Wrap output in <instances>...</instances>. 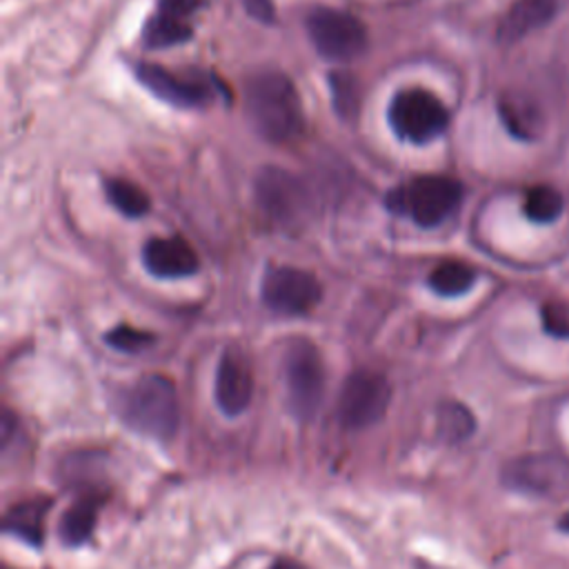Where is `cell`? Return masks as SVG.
Listing matches in <instances>:
<instances>
[{"label": "cell", "mask_w": 569, "mask_h": 569, "mask_svg": "<svg viewBox=\"0 0 569 569\" xmlns=\"http://www.w3.org/2000/svg\"><path fill=\"white\" fill-rule=\"evenodd\" d=\"M307 33L313 49L331 62L353 60L369 44L365 24L356 16L331 7H316L307 16Z\"/></svg>", "instance_id": "7"}, {"label": "cell", "mask_w": 569, "mask_h": 569, "mask_svg": "<svg viewBox=\"0 0 569 569\" xmlns=\"http://www.w3.org/2000/svg\"><path fill=\"white\" fill-rule=\"evenodd\" d=\"M436 427H438V436L445 442L456 445V442L467 440L476 431V418L469 411V407L449 400L438 407Z\"/></svg>", "instance_id": "20"}, {"label": "cell", "mask_w": 569, "mask_h": 569, "mask_svg": "<svg viewBox=\"0 0 569 569\" xmlns=\"http://www.w3.org/2000/svg\"><path fill=\"white\" fill-rule=\"evenodd\" d=\"M136 78L158 100L182 109L204 107L222 93V84L211 73H178L151 62H138Z\"/></svg>", "instance_id": "8"}, {"label": "cell", "mask_w": 569, "mask_h": 569, "mask_svg": "<svg viewBox=\"0 0 569 569\" xmlns=\"http://www.w3.org/2000/svg\"><path fill=\"white\" fill-rule=\"evenodd\" d=\"M462 200V184L449 176H416L387 193V209L418 227H438Z\"/></svg>", "instance_id": "3"}, {"label": "cell", "mask_w": 569, "mask_h": 569, "mask_svg": "<svg viewBox=\"0 0 569 569\" xmlns=\"http://www.w3.org/2000/svg\"><path fill=\"white\" fill-rule=\"evenodd\" d=\"M98 509H100V498H96V496L78 498L62 513V518L58 522V536H60L62 545L80 547L82 542H87L96 529Z\"/></svg>", "instance_id": "16"}, {"label": "cell", "mask_w": 569, "mask_h": 569, "mask_svg": "<svg viewBox=\"0 0 569 569\" xmlns=\"http://www.w3.org/2000/svg\"><path fill=\"white\" fill-rule=\"evenodd\" d=\"M209 4V0H158L156 9L164 11L169 16H176L180 20L191 22V18L202 11Z\"/></svg>", "instance_id": "26"}, {"label": "cell", "mask_w": 569, "mask_h": 569, "mask_svg": "<svg viewBox=\"0 0 569 569\" xmlns=\"http://www.w3.org/2000/svg\"><path fill=\"white\" fill-rule=\"evenodd\" d=\"M213 398L218 409L231 418L244 413L253 398V373L249 360L236 347L224 349L218 360Z\"/></svg>", "instance_id": "12"}, {"label": "cell", "mask_w": 569, "mask_h": 569, "mask_svg": "<svg viewBox=\"0 0 569 569\" xmlns=\"http://www.w3.org/2000/svg\"><path fill=\"white\" fill-rule=\"evenodd\" d=\"M556 13V0H516L498 24L500 42H516L545 27Z\"/></svg>", "instance_id": "14"}, {"label": "cell", "mask_w": 569, "mask_h": 569, "mask_svg": "<svg viewBox=\"0 0 569 569\" xmlns=\"http://www.w3.org/2000/svg\"><path fill=\"white\" fill-rule=\"evenodd\" d=\"M540 320L549 336L569 338V302L565 300H547L540 307Z\"/></svg>", "instance_id": "25"}, {"label": "cell", "mask_w": 569, "mask_h": 569, "mask_svg": "<svg viewBox=\"0 0 569 569\" xmlns=\"http://www.w3.org/2000/svg\"><path fill=\"white\" fill-rule=\"evenodd\" d=\"M244 107L253 129L269 142H289L302 131L300 93L282 71L251 73L244 82Z\"/></svg>", "instance_id": "1"}, {"label": "cell", "mask_w": 569, "mask_h": 569, "mask_svg": "<svg viewBox=\"0 0 569 569\" xmlns=\"http://www.w3.org/2000/svg\"><path fill=\"white\" fill-rule=\"evenodd\" d=\"M329 89H331L336 113L345 120L353 118L358 113V102H360L356 78L347 71H331L329 73Z\"/></svg>", "instance_id": "23"}, {"label": "cell", "mask_w": 569, "mask_h": 569, "mask_svg": "<svg viewBox=\"0 0 569 569\" xmlns=\"http://www.w3.org/2000/svg\"><path fill=\"white\" fill-rule=\"evenodd\" d=\"M500 116L505 127L518 138H531L538 131V113L525 98H502Z\"/></svg>", "instance_id": "22"}, {"label": "cell", "mask_w": 569, "mask_h": 569, "mask_svg": "<svg viewBox=\"0 0 569 569\" xmlns=\"http://www.w3.org/2000/svg\"><path fill=\"white\" fill-rule=\"evenodd\" d=\"M558 529H560L562 533H567V536H569V511H565V513L560 516V520H558Z\"/></svg>", "instance_id": "29"}, {"label": "cell", "mask_w": 569, "mask_h": 569, "mask_svg": "<svg viewBox=\"0 0 569 569\" xmlns=\"http://www.w3.org/2000/svg\"><path fill=\"white\" fill-rule=\"evenodd\" d=\"M269 569H305V567L298 565V562H293V560H289V558H280V560H276Z\"/></svg>", "instance_id": "28"}, {"label": "cell", "mask_w": 569, "mask_h": 569, "mask_svg": "<svg viewBox=\"0 0 569 569\" xmlns=\"http://www.w3.org/2000/svg\"><path fill=\"white\" fill-rule=\"evenodd\" d=\"M153 340H156L153 333L136 329L131 325H118L109 333H104V342L124 353H138L149 345H153Z\"/></svg>", "instance_id": "24"}, {"label": "cell", "mask_w": 569, "mask_h": 569, "mask_svg": "<svg viewBox=\"0 0 569 569\" xmlns=\"http://www.w3.org/2000/svg\"><path fill=\"white\" fill-rule=\"evenodd\" d=\"M124 420L153 440H171L180 422L176 385L162 373L142 376L124 396Z\"/></svg>", "instance_id": "2"}, {"label": "cell", "mask_w": 569, "mask_h": 569, "mask_svg": "<svg viewBox=\"0 0 569 569\" xmlns=\"http://www.w3.org/2000/svg\"><path fill=\"white\" fill-rule=\"evenodd\" d=\"M502 482L527 496H556L569 485V465L547 451L522 453L502 467Z\"/></svg>", "instance_id": "11"}, {"label": "cell", "mask_w": 569, "mask_h": 569, "mask_svg": "<svg viewBox=\"0 0 569 569\" xmlns=\"http://www.w3.org/2000/svg\"><path fill=\"white\" fill-rule=\"evenodd\" d=\"M522 213L536 224L553 222L562 213V196L551 184H536L527 189L522 200Z\"/></svg>", "instance_id": "21"}, {"label": "cell", "mask_w": 569, "mask_h": 569, "mask_svg": "<svg viewBox=\"0 0 569 569\" xmlns=\"http://www.w3.org/2000/svg\"><path fill=\"white\" fill-rule=\"evenodd\" d=\"M391 400V387L385 376L358 369L347 376L338 396V418L342 427L362 431L382 420Z\"/></svg>", "instance_id": "9"}, {"label": "cell", "mask_w": 569, "mask_h": 569, "mask_svg": "<svg viewBox=\"0 0 569 569\" xmlns=\"http://www.w3.org/2000/svg\"><path fill=\"white\" fill-rule=\"evenodd\" d=\"M393 133L411 144H427L440 138L449 124V111L442 100L422 87L400 89L387 109Z\"/></svg>", "instance_id": "6"}, {"label": "cell", "mask_w": 569, "mask_h": 569, "mask_svg": "<svg viewBox=\"0 0 569 569\" xmlns=\"http://www.w3.org/2000/svg\"><path fill=\"white\" fill-rule=\"evenodd\" d=\"M244 11L262 22V24H271L276 20V9H273V0H242Z\"/></svg>", "instance_id": "27"}, {"label": "cell", "mask_w": 569, "mask_h": 569, "mask_svg": "<svg viewBox=\"0 0 569 569\" xmlns=\"http://www.w3.org/2000/svg\"><path fill=\"white\" fill-rule=\"evenodd\" d=\"M262 302L280 316H305L322 298L313 273L298 267H271L260 282Z\"/></svg>", "instance_id": "10"}, {"label": "cell", "mask_w": 569, "mask_h": 569, "mask_svg": "<svg viewBox=\"0 0 569 569\" xmlns=\"http://www.w3.org/2000/svg\"><path fill=\"white\" fill-rule=\"evenodd\" d=\"M51 502L49 500H24L13 505L4 516V531L24 540L31 547H40L44 538V520Z\"/></svg>", "instance_id": "15"}, {"label": "cell", "mask_w": 569, "mask_h": 569, "mask_svg": "<svg viewBox=\"0 0 569 569\" xmlns=\"http://www.w3.org/2000/svg\"><path fill=\"white\" fill-rule=\"evenodd\" d=\"M191 36H193L191 22L158 9L147 18L142 29V42L147 49H167L173 44H182Z\"/></svg>", "instance_id": "17"}, {"label": "cell", "mask_w": 569, "mask_h": 569, "mask_svg": "<svg viewBox=\"0 0 569 569\" xmlns=\"http://www.w3.org/2000/svg\"><path fill=\"white\" fill-rule=\"evenodd\" d=\"M476 282V269L462 260H442L429 273V287L438 296L453 298L467 293Z\"/></svg>", "instance_id": "18"}, {"label": "cell", "mask_w": 569, "mask_h": 569, "mask_svg": "<svg viewBox=\"0 0 569 569\" xmlns=\"http://www.w3.org/2000/svg\"><path fill=\"white\" fill-rule=\"evenodd\" d=\"M282 378L287 407L298 420H311L325 396V365L318 347L307 338H296L282 356Z\"/></svg>", "instance_id": "4"}, {"label": "cell", "mask_w": 569, "mask_h": 569, "mask_svg": "<svg viewBox=\"0 0 569 569\" xmlns=\"http://www.w3.org/2000/svg\"><path fill=\"white\" fill-rule=\"evenodd\" d=\"M142 264L156 278H187L198 271V253L180 236L151 238L142 247Z\"/></svg>", "instance_id": "13"}, {"label": "cell", "mask_w": 569, "mask_h": 569, "mask_svg": "<svg viewBox=\"0 0 569 569\" xmlns=\"http://www.w3.org/2000/svg\"><path fill=\"white\" fill-rule=\"evenodd\" d=\"M104 196L127 218H142L151 209V200L147 191L127 178H107Z\"/></svg>", "instance_id": "19"}, {"label": "cell", "mask_w": 569, "mask_h": 569, "mask_svg": "<svg viewBox=\"0 0 569 569\" xmlns=\"http://www.w3.org/2000/svg\"><path fill=\"white\" fill-rule=\"evenodd\" d=\"M253 193L262 216L280 229H300L309 220L311 193L296 173L282 167H264L256 178Z\"/></svg>", "instance_id": "5"}]
</instances>
